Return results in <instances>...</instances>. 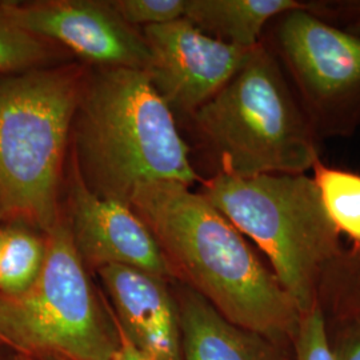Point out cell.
<instances>
[{
	"instance_id": "obj_1",
	"label": "cell",
	"mask_w": 360,
	"mask_h": 360,
	"mask_svg": "<svg viewBox=\"0 0 360 360\" xmlns=\"http://www.w3.org/2000/svg\"><path fill=\"white\" fill-rule=\"evenodd\" d=\"M129 206L154 235L172 279L229 322L275 345L295 336L300 314L270 266L200 193L176 181L138 187Z\"/></svg>"
},
{
	"instance_id": "obj_2",
	"label": "cell",
	"mask_w": 360,
	"mask_h": 360,
	"mask_svg": "<svg viewBox=\"0 0 360 360\" xmlns=\"http://www.w3.org/2000/svg\"><path fill=\"white\" fill-rule=\"evenodd\" d=\"M80 178L104 199L129 205L138 187L176 181L202 184L174 112L148 74L103 68L86 79L72 122Z\"/></svg>"
},
{
	"instance_id": "obj_3",
	"label": "cell",
	"mask_w": 360,
	"mask_h": 360,
	"mask_svg": "<svg viewBox=\"0 0 360 360\" xmlns=\"http://www.w3.org/2000/svg\"><path fill=\"white\" fill-rule=\"evenodd\" d=\"M191 120L217 160L215 172L239 178L307 174L321 159L322 141L263 41Z\"/></svg>"
},
{
	"instance_id": "obj_4",
	"label": "cell",
	"mask_w": 360,
	"mask_h": 360,
	"mask_svg": "<svg viewBox=\"0 0 360 360\" xmlns=\"http://www.w3.org/2000/svg\"><path fill=\"white\" fill-rule=\"evenodd\" d=\"M86 77L77 65L0 77V206L3 218L49 231Z\"/></svg>"
},
{
	"instance_id": "obj_5",
	"label": "cell",
	"mask_w": 360,
	"mask_h": 360,
	"mask_svg": "<svg viewBox=\"0 0 360 360\" xmlns=\"http://www.w3.org/2000/svg\"><path fill=\"white\" fill-rule=\"evenodd\" d=\"M200 193L266 255L300 315L319 304L324 275L342 245L311 176L214 172Z\"/></svg>"
},
{
	"instance_id": "obj_6",
	"label": "cell",
	"mask_w": 360,
	"mask_h": 360,
	"mask_svg": "<svg viewBox=\"0 0 360 360\" xmlns=\"http://www.w3.org/2000/svg\"><path fill=\"white\" fill-rule=\"evenodd\" d=\"M46 259L35 283L0 294V345L25 360H111L120 338L77 255L68 224L46 232Z\"/></svg>"
},
{
	"instance_id": "obj_7",
	"label": "cell",
	"mask_w": 360,
	"mask_h": 360,
	"mask_svg": "<svg viewBox=\"0 0 360 360\" xmlns=\"http://www.w3.org/2000/svg\"><path fill=\"white\" fill-rule=\"evenodd\" d=\"M263 43L288 79L318 138L360 129V35L326 22L304 6L276 16Z\"/></svg>"
},
{
	"instance_id": "obj_8",
	"label": "cell",
	"mask_w": 360,
	"mask_h": 360,
	"mask_svg": "<svg viewBox=\"0 0 360 360\" xmlns=\"http://www.w3.org/2000/svg\"><path fill=\"white\" fill-rule=\"evenodd\" d=\"M142 34L151 83L172 112L190 117L230 82L251 51L211 38L186 18L144 27Z\"/></svg>"
},
{
	"instance_id": "obj_9",
	"label": "cell",
	"mask_w": 360,
	"mask_h": 360,
	"mask_svg": "<svg viewBox=\"0 0 360 360\" xmlns=\"http://www.w3.org/2000/svg\"><path fill=\"white\" fill-rule=\"evenodd\" d=\"M18 26L102 68L146 71L150 53L135 27L105 0L4 1Z\"/></svg>"
},
{
	"instance_id": "obj_10",
	"label": "cell",
	"mask_w": 360,
	"mask_h": 360,
	"mask_svg": "<svg viewBox=\"0 0 360 360\" xmlns=\"http://www.w3.org/2000/svg\"><path fill=\"white\" fill-rule=\"evenodd\" d=\"M68 227L86 269L129 266L172 279L154 235L129 205L92 193L72 168Z\"/></svg>"
},
{
	"instance_id": "obj_11",
	"label": "cell",
	"mask_w": 360,
	"mask_h": 360,
	"mask_svg": "<svg viewBox=\"0 0 360 360\" xmlns=\"http://www.w3.org/2000/svg\"><path fill=\"white\" fill-rule=\"evenodd\" d=\"M96 272L116 322L134 346L150 360H181L179 309L167 279L129 266H107Z\"/></svg>"
},
{
	"instance_id": "obj_12",
	"label": "cell",
	"mask_w": 360,
	"mask_h": 360,
	"mask_svg": "<svg viewBox=\"0 0 360 360\" xmlns=\"http://www.w3.org/2000/svg\"><path fill=\"white\" fill-rule=\"evenodd\" d=\"M175 297L181 360H282L270 339L229 322L188 287L180 284Z\"/></svg>"
},
{
	"instance_id": "obj_13",
	"label": "cell",
	"mask_w": 360,
	"mask_h": 360,
	"mask_svg": "<svg viewBox=\"0 0 360 360\" xmlns=\"http://www.w3.org/2000/svg\"><path fill=\"white\" fill-rule=\"evenodd\" d=\"M303 6L304 0H186L184 18L211 38L252 50L276 16Z\"/></svg>"
},
{
	"instance_id": "obj_14",
	"label": "cell",
	"mask_w": 360,
	"mask_h": 360,
	"mask_svg": "<svg viewBox=\"0 0 360 360\" xmlns=\"http://www.w3.org/2000/svg\"><path fill=\"white\" fill-rule=\"evenodd\" d=\"M323 208L335 230L360 247V174L331 167L319 159L311 169Z\"/></svg>"
},
{
	"instance_id": "obj_15",
	"label": "cell",
	"mask_w": 360,
	"mask_h": 360,
	"mask_svg": "<svg viewBox=\"0 0 360 360\" xmlns=\"http://www.w3.org/2000/svg\"><path fill=\"white\" fill-rule=\"evenodd\" d=\"M46 259V239L20 223L3 227L0 250V294L19 295L40 275Z\"/></svg>"
},
{
	"instance_id": "obj_16",
	"label": "cell",
	"mask_w": 360,
	"mask_h": 360,
	"mask_svg": "<svg viewBox=\"0 0 360 360\" xmlns=\"http://www.w3.org/2000/svg\"><path fill=\"white\" fill-rule=\"evenodd\" d=\"M59 46L18 26L0 1V77L51 65Z\"/></svg>"
},
{
	"instance_id": "obj_17",
	"label": "cell",
	"mask_w": 360,
	"mask_h": 360,
	"mask_svg": "<svg viewBox=\"0 0 360 360\" xmlns=\"http://www.w3.org/2000/svg\"><path fill=\"white\" fill-rule=\"evenodd\" d=\"M319 302L335 312L334 334L330 335L335 360H360V309L345 299L321 294Z\"/></svg>"
},
{
	"instance_id": "obj_18",
	"label": "cell",
	"mask_w": 360,
	"mask_h": 360,
	"mask_svg": "<svg viewBox=\"0 0 360 360\" xmlns=\"http://www.w3.org/2000/svg\"><path fill=\"white\" fill-rule=\"evenodd\" d=\"M294 345L295 360H335L327 318L321 303L300 315Z\"/></svg>"
},
{
	"instance_id": "obj_19",
	"label": "cell",
	"mask_w": 360,
	"mask_h": 360,
	"mask_svg": "<svg viewBox=\"0 0 360 360\" xmlns=\"http://www.w3.org/2000/svg\"><path fill=\"white\" fill-rule=\"evenodd\" d=\"M129 26L166 25L184 18L186 0H110Z\"/></svg>"
},
{
	"instance_id": "obj_20",
	"label": "cell",
	"mask_w": 360,
	"mask_h": 360,
	"mask_svg": "<svg viewBox=\"0 0 360 360\" xmlns=\"http://www.w3.org/2000/svg\"><path fill=\"white\" fill-rule=\"evenodd\" d=\"M321 294L338 296L360 309V247L342 250L324 275Z\"/></svg>"
},
{
	"instance_id": "obj_21",
	"label": "cell",
	"mask_w": 360,
	"mask_h": 360,
	"mask_svg": "<svg viewBox=\"0 0 360 360\" xmlns=\"http://www.w3.org/2000/svg\"><path fill=\"white\" fill-rule=\"evenodd\" d=\"M116 326H117V331H119L120 345H119V349H117L115 356L111 360H150L134 346V343L129 340V336L124 334V331L122 330V327L117 324V322H116Z\"/></svg>"
},
{
	"instance_id": "obj_22",
	"label": "cell",
	"mask_w": 360,
	"mask_h": 360,
	"mask_svg": "<svg viewBox=\"0 0 360 360\" xmlns=\"http://www.w3.org/2000/svg\"><path fill=\"white\" fill-rule=\"evenodd\" d=\"M0 360H25L22 359L18 354H15L11 349L4 347L3 345H0Z\"/></svg>"
},
{
	"instance_id": "obj_23",
	"label": "cell",
	"mask_w": 360,
	"mask_h": 360,
	"mask_svg": "<svg viewBox=\"0 0 360 360\" xmlns=\"http://www.w3.org/2000/svg\"><path fill=\"white\" fill-rule=\"evenodd\" d=\"M1 239H3V227H0V250H1Z\"/></svg>"
},
{
	"instance_id": "obj_24",
	"label": "cell",
	"mask_w": 360,
	"mask_h": 360,
	"mask_svg": "<svg viewBox=\"0 0 360 360\" xmlns=\"http://www.w3.org/2000/svg\"><path fill=\"white\" fill-rule=\"evenodd\" d=\"M3 211H1V206H0V220H3Z\"/></svg>"
}]
</instances>
